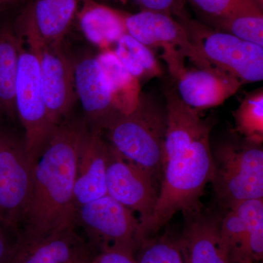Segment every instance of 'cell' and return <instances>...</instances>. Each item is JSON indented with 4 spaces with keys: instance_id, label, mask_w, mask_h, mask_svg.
I'll use <instances>...</instances> for the list:
<instances>
[{
    "instance_id": "cell-33",
    "label": "cell",
    "mask_w": 263,
    "mask_h": 263,
    "mask_svg": "<svg viewBox=\"0 0 263 263\" xmlns=\"http://www.w3.org/2000/svg\"><path fill=\"white\" fill-rule=\"evenodd\" d=\"M89 260L85 261V262H83L82 263H89Z\"/></svg>"
},
{
    "instance_id": "cell-17",
    "label": "cell",
    "mask_w": 263,
    "mask_h": 263,
    "mask_svg": "<svg viewBox=\"0 0 263 263\" xmlns=\"http://www.w3.org/2000/svg\"><path fill=\"white\" fill-rule=\"evenodd\" d=\"M75 228L55 232L16 247L9 263H82L92 256Z\"/></svg>"
},
{
    "instance_id": "cell-4",
    "label": "cell",
    "mask_w": 263,
    "mask_h": 263,
    "mask_svg": "<svg viewBox=\"0 0 263 263\" xmlns=\"http://www.w3.org/2000/svg\"><path fill=\"white\" fill-rule=\"evenodd\" d=\"M213 158L212 183L221 205L230 209L247 200L262 199V144L245 138L243 142L224 141Z\"/></svg>"
},
{
    "instance_id": "cell-23",
    "label": "cell",
    "mask_w": 263,
    "mask_h": 263,
    "mask_svg": "<svg viewBox=\"0 0 263 263\" xmlns=\"http://www.w3.org/2000/svg\"><path fill=\"white\" fill-rule=\"evenodd\" d=\"M204 18L216 30L228 33L263 47V13H243L219 18Z\"/></svg>"
},
{
    "instance_id": "cell-24",
    "label": "cell",
    "mask_w": 263,
    "mask_h": 263,
    "mask_svg": "<svg viewBox=\"0 0 263 263\" xmlns=\"http://www.w3.org/2000/svg\"><path fill=\"white\" fill-rule=\"evenodd\" d=\"M139 252L137 263H183L178 240L162 237L159 239L146 238L136 251Z\"/></svg>"
},
{
    "instance_id": "cell-8",
    "label": "cell",
    "mask_w": 263,
    "mask_h": 263,
    "mask_svg": "<svg viewBox=\"0 0 263 263\" xmlns=\"http://www.w3.org/2000/svg\"><path fill=\"white\" fill-rule=\"evenodd\" d=\"M212 67L254 83L263 79V47L216 30L191 17L179 20Z\"/></svg>"
},
{
    "instance_id": "cell-5",
    "label": "cell",
    "mask_w": 263,
    "mask_h": 263,
    "mask_svg": "<svg viewBox=\"0 0 263 263\" xmlns=\"http://www.w3.org/2000/svg\"><path fill=\"white\" fill-rule=\"evenodd\" d=\"M18 36L20 55L15 83V113L23 127L27 157L34 166L58 126L52 122L45 102L37 57Z\"/></svg>"
},
{
    "instance_id": "cell-22",
    "label": "cell",
    "mask_w": 263,
    "mask_h": 263,
    "mask_svg": "<svg viewBox=\"0 0 263 263\" xmlns=\"http://www.w3.org/2000/svg\"><path fill=\"white\" fill-rule=\"evenodd\" d=\"M235 131L247 141L262 144L263 141V89L245 95L239 106L232 112Z\"/></svg>"
},
{
    "instance_id": "cell-29",
    "label": "cell",
    "mask_w": 263,
    "mask_h": 263,
    "mask_svg": "<svg viewBox=\"0 0 263 263\" xmlns=\"http://www.w3.org/2000/svg\"><path fill=\"white\" fill-rule=\"evenodd\" d=\"M16 242L13 245L7 238L5 232L0 228V263H8L14 254Z\"/></svg>"
},
{
    "instance_id": "cell-32",
    "label": "cell",
    "mask_w": 263,
    "mask_h": 263,
    "mask_svg": "<svg viewBox=\"0 0 263 263\" xmlns=\"http://www.w3.org/2000/svg\"><path fill=\"white\" fill-rule=\"evenodd\" d=\"M98 1V0H96ZM110 1L117 2V3H122V4H126L127 3L128 0H110Z\"/></svg>"
},
{
    "instance_id": "cell-26",
    "label": "cell",
    "mask_w": 263,
    "mask_h": 263,
    "mask_svg": "<svg viewBox=\"0 0 263 263\" xmlns=\"http://www.w3.org/2000/svg\"><path fill=\"white\" fill-rule=\"evenodd\" d=\"M119 41L141 62L146 71L147 79L162 76V68L152 49L137 41L127 33L124 34Z\"/></svg>"
},
{
    "instance_id": "cell-7",
    "label": "cell",
    "mask_w": 263,
    "mask_h": 263,
    "mask_svg": "<svg viewBox=\"0 0 263 263\" xmlns=\"http://www.w3.org/2000/svg\"><path fill=\"white\" fill-rule=\"evenodd\" d=\"M33 167L24 138L0 123V226L10 232L23 224L32 197Z\"/></svg>"
},
{
    "instance_id": "cell-13",
    "label": "cell",
    "mask_w": 263,
    "mask_h": 263,
    "mask_svg": "<svg viewBox=\"0 0 263 263\" xmlns=\"http://www.w3.org/2000/svg\"><path fill=\"white\" fill-rule=\"evenodd\" d=\"M176 82L175 88L181 101L198 113L219 106L245 84L216 67L187 68Z\"/></svg>"
},
{
    "instance_id": "cell-34",
    "label": "cell",
    "mask_w": 263,
    "mask_h": 263,
    "mask_svg": "<svg viewBox=\"0 0 263 263\" xmlns=\"http://www.w3.org/2000/svg\"><path fill=\"white\" fill-rule=\"evenodd\" d=\"M8 263H9V262H8Z\"/></svg>"
},
{
    "instance_id": "cell-25",
    "label": "cell",
    "mask_w": 263,
    "mask_h": 263,
    "mask_svg": "<svg viewBox=\"0 0 263 263\" xmlns=\"http://www.w3.org/2000/svg\"><path fill=\"white\" fill-rule=\"evenodd\" d=\"M204 18H219L243 13L261 14L262 9L253 0H186Z\"/></svg>"
},
{
    "instance_id": "cell-11",
    "label": "cell",
    "mask_w": 263,
    "mask_h": 263,
    "mask_svg": "<svg viewBox=\"0 0 263 263\" xmlns=\"http://www.w3.org/2000/svg\"><path fill=\"white\" fill-rule=\"evenodd\" d=\"M156 180L153 175L126 160L111 147L107 167V194L138 212L141 224L149 219L155 210L160 191Z\"/></svg>"
},
{
    "instance_id": "cell-28",
    "label": "cell",
    "mask_w": 263,
    "mask_h": 263,
    "mask_svg": "<svg viewBox=\"0 0 263 263\" xmlns=\"http://www.w3.org/2000/svg\"><path fill=\"white\" fill-rule=\"evenodd\" d=\"M89 263H137L134 253L119 249H106L93 254Z\"/></svg>"
},
{
    "instance_id": "cell-1",
    "label": "cell",
    "mask_w": 263,
    "mask_h": 263,
    "mask_svg": "<svg viewBox=\"0 0 263 263\" xmlns=\"http://www.w3.org/2000/svg\"><path fill=\"white\" fill-rule=\"evenodd\" d=\"M167 110L162 181L153 214L141 224V243L165 226L178 212L200 206L214 164L210 144L214 122L181 101L176 88L165 90Z\"/></svg>"
},
{
    "instance_id": "cell-9",
    "label": "cell",
    "mask_w": 263,
    "mask_h": 263,
    "mask_svg": "<svg viewBox=\"0 0 263 263\" xmlns=\"http://www.w3.org/2000/svg\"><path fill=\"white\" fill-rule=\"evenodd\" d=\"M15 32L37 57L45 102L52 122L60 125L70 112L76 99L74 62L62 49V44L45 41L23 18H19Z\"/></svg>"
},
{
    "instance_id": "cell-14",
    "label": "cell",
    "mask_w": 263,
    "mask_h": 263,
    "mask_svg": "<svg viewBox=\"0 0 263 263\" xmlns=\"http://www.w3.org/2000/svg\"><path fill=\"white\" fill-rule=\"evenodd\" d=\"M184 228L178 240L183 263H230L220 238V214L199 207L183 212Z\"/></svg>"
},
{
    "instance_id": "cell-21",
    "label": "cell",
    "mask_w": 263,
    "mask_h": 263,
    "mask_svg": "<svg viewBox=\"0 0 263 263\" xmlns=\"http://www.w3.org/2000/svg\"><path fill=\"white\" fill-rule=\"evenodd\" d=\"M96 58L108 82L116 110L121 114L130 113L139 100L141 81L128 72L113 50H102Z\"/></svg>"
},
{
    "instance_id": "cell-18",
    "label": "cell",
    "mask_w": 263,
    "mask_h": 263,
    "mask_svg": "<svg viewBox=\"0 0 263 263\" xmlns=\"http://www.w3.org/2000/svg\"><path fill=\"white\" fill-rule=\"evenodd\" d=\"M124 12L96 0H81L76 18L84 37L102 50L109 49L126 34Z\"/></svg>"
},
{
    "instance_id": "cell-27",
    "label": "cell",
    "mask_w": 263,
    "mask_h": 263,
    "mask_svg": "<svg viewBox=\"0 0 263 263\" xmlns=\"http://www.w3.org/2000/svg\"><path fill=\"white\" fill-rule=\"evenodd\" d=\"M142 10L157 12L176 17V20L190 16L186 10V0H136Z\"/></svg>"
},
{
    "instance_id": "cell-20",
    "label": "cell",
    "mask_w": 263,
    "mask_h": 263,
    "mask_svg": "<svg viewBox=\"0 0 263 263\" xmlns=\"http://www.w3.org/2000/svg\"><path fill=\"white\" fill-rule=\"evenodd\" d=\"M20 37L9 26L0 27V117L16 119L15 89L18 74Z\"/></svg>"
},
{
    "instance_id": "cell-15",
    "label": "cell",
    "mask_w": 263,
    "mask_h": 263,
    "mask_svg": "<svg viewBox=\"0 0 263 263\" xmlns=\"http://www.w3.org/2000/svg\"><path fill=\"white\" fill-rule=\"evenodd\" d=\"M110 148L101 132L89 127L78 159L74 186L76 209L107 195L106 174Z\"/></svg>"
},
{
    "instance_id": "cell-31",
    "label": "cell",
    "mask_w": 263,
    "mask_h": 263,
    "mask_svg": "<svg viewBox=\"0 0 263 263\" xmlns=\"http://www.w3.org/2000/svg\"><path fill=\"white\" fill-rule=\"evenodd\" d=\"M255 261H254L253 259H245V260L241 261V262L238 263H256Z\"/></svg>"
},
{
    "instance_id": "cell-30",
    "label": "cell",
    "mask_w": 263,
    "mask_h": 263,
    "mask_svg": "<svg viewBox=\"0 0 263 263\" xmlns=\"http://www.w3.org/2000/svg\"><path fill=\"white\" fill-rule=\"evenodd\" d=\"M18 1H20V0H0V9H3V8H7L10 5L15 4V3Z\"/></svg>"
},
{
    "instance_id": "cell-6",
    "label": "cell",
    "mask_w": 263,
    "mask_h": 263,
    "mask_svg": "<svg viewBox=\"0 0 263 263\" xmlns=\"http://www.w3.org/2000/svg\"><path fill=\"white\" fill-rule=\"evenodd\" d=\"M124 16L127 34L150 49L162 50L161 57L175 81L187 69L186 60L198 68L214 67L182 24L172 16L144 10L136 13L124 12Z\"/></svg>"
},
{
    "instance_id": "cell-16",
    "label": "cell",
    "mask_w": 263,
    "mask_h": 263,
    "mask_svg": "<svg viewBox=\"0 0 263 263\" xmlns=\"http://www.w3.org/2000/svg\"><path fill=\"white\" fill-rule=\"evenodd\" d=\"M76 98L79 99L89 127L99 129L117 110L96 57L86 56L74 62Z\"/></svg>"
},
{
    "instance_id": "cell-12",
    "label": "cell",
    "mask_w": 263,
    "mask_h": 263,
    "mask_svg": "<svg viewBox=\"0 0 263 263\" xmlns=\"http://www.w3.org/2000/svg\"><path fill=\"white\" fill-rule=\"evenodd\" d=\"M220 238L230 263L262 260V199L247 200L228 209L221 218Z\"/></svg>"
},
{
    "instance_id": "cell-2",
    "label": "cell",
    "mask_w": 263,
    "mask_h": 263,
    "mask_svg": "<svg viewBox=\"0 0 263 263\" xmlns=\"http://www.w3.org/2000/svg\"><path fill=\"white\" fill-rule=\"evenodd\" d=\"M85 121H64L33 167L32 197L18 241L26 243L55 232L76 228L74 186Z\"/></svg>"
},
{
    "instance_id": "cell-3",
    "label": "cell",
    "mask_w": 263,
    "mask_h": 263,
    "mask_svg": "<svg viewBox=\"0 0 263 263\" xmlns=\"http://www.w3.org/2000/svg\"><path fill=\"white\" fill-rule=\"evenodd\" d=\"M167 110L152 93L141 92L129 114L116 112L99 128L117 153L153 175L162 174Z\"/></svg>"
},
{
    "instance_id": "cell-19",
    "label": "cell",
    "mask_w": 263,
    "mask_h": 263,
    "mask_svg": "<svg viewBox=\"0 0 263 263\" xmlns=\"http://www.w3.org/2000/svg\"><path fill=\"white\" fill-rule=\"evenodd\" d=\"M80 3L81 0H34L20 18L30 24L46 42L62 44Z\"/></svg>"
},
{
    "instance_id": "cell-10",
    "label": "cell",
    "mask_w": 263,
    "mask_h": 263,
    "mask_svg": "<svg viewBox=\"0 0 263 263\" xmlns=\"http://www.w3.org/2000/svg\"><path fill=\"white\" fill-rule=\"evenodd\" d=\"M76 222L98 251L119 249L135 254L141 245L139 218L108 194L78 208Z\"/></svg>"
}]
</instances>
